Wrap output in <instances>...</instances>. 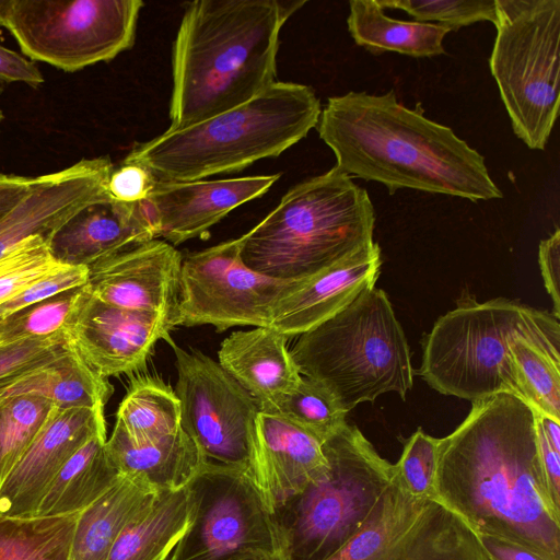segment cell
<instances>
[{
	"label": "cell",
	"mask_w": 560,
	"mask_h": 560,
	"mask_svg": "<svg viewBox=\"0 0 560 560\" xmlns=\"http://www.w3.org/2000/svg\"><path fill=\"white\" fill-rule=\"evenodd\" d=\"M434 493L477 536L560 560V504L541 465L536 411L522 398L501 393L471 402L439 439Z\"/></svg>",
	"instance_id": "6da1fadb"
},
{
	"label": "cell",
	"mask_w": 560,
	"mask_h": 560,
	"mask_svg": "<svg viewBox=\"0 0 560 560\" xmlns=\"http://www.w3.org/2000/svg\"><path fill=\"white\" fill-rule=\"evenodd\" d=\"M397 101L394 90L329 97L317 130L348 176L401 188L469 199L502 198L485 158L447 126Z\"/></svg>",
	"instance_id": "7a4b0ae2"
},
{
	"label": "cell",
	"mask_w": 560,
	"mask_h": 560,
	"mask_svg": "<svg viewBox=\"0 0 560 560\" xmlns=\"http://www.w3.org/2000/svg\"><path fill=\"white\" fill-rule=\"evenodd\" d=\"M305 1L187 3L172 50L171 125L177 130L237 107L276 82L281 27Z\"/></svg>",
	"instance_id": "3957f363"
},
{
	"label": "cell",
	"mask_w": 560,
	"mask_h": 560,
	"mask_svg": "<svg viewBox=\"0 0 560 560\" xmlns=\"http://www.w3.org/2000/svg\"><path fill=\"white\" fill-rule=\"evenodd\" d=\"M320 113L311 86L276 81L237 107L137 144L124 163L141 165L161 182L238 172L305 138Z\"/></svg>",
	"instance_id": "277c9868"
},
{
	"label": "cell",
	"mask_w": 560,
	"mask_h": 560,
	"mask_svg": "<svg viewBox=\"0 0 560 560\" xmlns=\"http://www.w3.org/2000/svg\"><path fill=\"white\" fill-rule=\"evenodd\" d=\"M368 191L336 165L281 198L241 236V258L252 270L281 280L310 278L374 243Z\"/></svg>",
	"instance_id": "5b68a950"
},
{
	"label": "cell",
	"mask_w": 560,
	"mask_h": 560,
	"mask_svg": "<svg viewBox=\"0 0 560 560\" xmlns=\"http://www.w3.org/2000/svg\"><path fill=\"white\" fill-rule=\"evenodd\" d=\"M517 339L560 358L552 313L506 298L478 302L462 294L424 335L418 373L436 392L471 402L501 393L522 398L510 352Z\"/></svg>",
	"instance_id": "8992f818"
},
{
	"label": "cell",
	"mask_w": 560,
	"mask_h": 560,
	"mask_svg": "<svg viewBox=\"0 0 560 560\" xmlns=\"http://www.w3.org/2000/svg\"><path fill=\"white\" fill-rule=\"evenodd\" d=\"M290 352L301 374L325 385L348 412L389 392L405 399L413 386L406 335L376 287L301 334Z\"/></svg>",
	"instance_id": "52a82bcc"
},
{
	"label": "cell",
	"mask_w": 560,
	"mask_h": 560,
	"mask_svg": "<svg viewBox=\"0 0 560 560\" xmlns=\"http://www.w3.org/2000/svg\"><path fill=\"white\" fill-rule=\"evenodd\" d=\"M328 466L290 498L275 517L285 560H326L381 510L396 480L383 458L353 424L323 443Z\"/></svg>",
	"instance_id": "ba28073f"
},
{
	"label": "cell",
	"mask_w": 560,
	"mask_h": 560,
	"mask_svg": "<svg viewBox=\"0 0 560 560\" xmlns=\"http://www.w3.org/2000/svg\"><path fill=\"white\" fill-rule=\"evenodd\" d=\"M489 66L514 133L544 150L559 114L560 0H495Z\"/></svg>",
	"instance_id": "9c48e42d"
},
{
	"label": "cell",
	"mask_w": 560,
	"mask_h": 560,
	"mask_svg": "<svg viewBox=\"0 0 560 560\" xmlns=\"http://www.w3.org/2000/svg\"><path fill=\"white\" fill-rule=\"evenodd\" d=\"M142 7L141 0H0V27L31 60L74 72L129 49Z\"/></svg>",
	"instance_id": "30bf717a"
},
{
	"label": "cell",
	"mask_w": 560,
	"mask_h": 560,
	"mask_svg": "<svg viewBox=\"0 0 560 560\" xmlns=\"http://www.w3.org/2000/svg\"><path fill=\"white\" fill-rule=\"evenodd\" d=\"M191 524L172 552L174 560H234L283 553L275 514L250 471L207 460L190 481Z\"/></svg>",
	"instance_id": "8fae6325"
},
{
	"label": "cell",
	"mask_w": 560,
	"mask_h": 560,
	"mask_svg": "<svg viewBox=\"0 0 560 560\" xmlns=\"http://www.w3.org/2000/svg\"><path fill=\"white\" fill-rule=\"evenodd\" d=\"M295 282L248 268L241 258V237L190 253L182 261L172 326L212 325L218 331L270 327L275 303Z\"/></svg>",
	"instance_id": "7c38bea8"
},
{
	"label": "cell",
	"mask_w": 560,
	"mask_h": 560,
	"mask_svg": "<svg viewBox=\"0 0 560 560\" xmlns=\"http://www.w3.org/2000/svg\"><path fill=\"white\" fill-rule=\"evenodd\" d=\"M171 345L182 429L208 460L250 471L258 402L210 357Z\"/></svg>",
	"instance_id": "4fadbf2b"
},
{
	"label": "cell",
	"mask_w": 560,
	"mask_h": 560,
	"mask_svg": "<svg viewBox=\"0 0 560 560\" xmlns=\"http://www.w3.org/2000/svg\"><path fill=\"white\" fill-rule=\"evenodd\" d=\"M171 329L158 315L103 303L88 289L67 341L94 372L108 380L143 370L160 339L173 342Z\"/></svg>",
	"instance_id": "5bb4252c"
},
{
	"label": "cell",
	"mask_w": 560,
	"mask_h": 560,
	"mask_svg": "<svg viewBox=\"0 0 560 560\" xmlns=\"http://www.w3.org/2000/svg\"><path fill=\"white\" fill-rule=\"evenodd\" d=\"M182 261L173 245L154 238L90 266L86 287L103 303L158 315L173 328Z\"/></svg>",
	"instance_id": "9a60e30c"
},
{
	"label": "cell",
	"mask_w": 560,
	"mask_h": 560,
	"mask_svg": "<svg viewBox=\"0 0 560 560\" xmlns=\"http://www.w3.org/2000/svg\"><path fill=\"white\" fill-rule=\"evenodd\" d=\"M113 170L110 159L100 156L35 176L26 195L0 217V258L31 235L49 241L84 207L108 199L106 184Z\"/></svg>",
	"instance_id": "2e32d148"
},
{
	"label": "cell",
	"mask_w": 560,
	"mask_h": 560,
	"mask_svg": "<svg viewBox=\"0 0 560 560\" xmlns=\"http://www.w3.org/2000/svg\"><path fill=\"white\" fill-rule=\"evenodd\" d=\"M105 407L51 410L31 446L0 487V515L34 516L49 485L72 455L106 429Z\"/></svg>",
	"instance_id": "e0dca14e"
},
{
	"label": "cell",
	"mask_w": 560,
	"mask_h": 560,
	"mask_svg": "<svg viewBox=\"0 0 560 560\" xmlns=\"http://www.w3.org/2000/svg\"><path fill=\"white\" fill-rule=\"evenodd\" d=\"M280 174L228 179L161 182L143 200L156 237L177 245L199 237L238 206L262 196Z\"/></svg>",
	"instance_id": "ac0fdd59"
},
{
	"label": "cell",
	"mask_w": 560,
	"mask_h": 560,
	"mask_svg": "<svg viewBox=\"0 0 560 560\" xmlns=\"http://www.w3.org/2000/svg\"><path fill=\"white\" fill-rule=\"evenodd\" d=\"M327 466L323 442L315 435L278 413L258 412L250 472L273 514Z\"/></svg>",
	"instance_id": "d6986e66"
},
{
	"label": "cell",
	"mask_w": 560,
	"mask_h": 560,
	"mask_svg": "<svg viewBox=\"0 0 560 560\" xmlns=\"http://www.w3.org/2000/svg\"><path fill=\"white\" fill-rule=\"evenodd\" d=\"M381 248L373 243L282 293L272 308L270 328L288 339L327 320L375 287Z\"/></svg>",
	"instance_id": "ffe728a7"
},
{
	"label": "cell",
	"mask_w": 560,
	"mask_h": 560,
	"mask_svg": "<svg viewBox=\"0 0 560 560\" xmlns=\"http://www.w3.org/2000/svg\"><path fill=\"white\" fill-rule=\"evenodd\" d=\"M156 238L143 201L105 199L69 219L48 241L54 258L63 265L90 267L135 245Z\"/></svg>",
	"instance_id": "44dd1931"
},
{
	"label": "cell",
	"mask_w": 560,
	"mask_h": 560,
	"mask_svg": "<svg viewBox=\"0 0 560 560\" xmlns=\"http://www.w3.org/2000/svg\"><path fill=\"white\" fill-rule=\"evenodd\" d=\"M287 340L270 327H255L236 330L221 342L218 363L256 399L260 411L271 412L302 378Z\"/></svg>",
	"instance_id": "7402d4cb"
},
{
	"label": "cell",
	"mask_w": 560,
	"mask_h": 560,
	"mask_svg": "<svg viewBox=\"0 0 560 560\" xmlns=\"http://www.w3.org/2000/svg\"><path fill=\"white\" fill-rule=\"evenodd\" d=\"M105 448L120 475L139 478L158 491L187 487L208 460L183 429L135 444L115 425Z\"/></svg>",
	"instance_id": "603a6c76"
},
{
	"label": "cell",
	"mask_w": 560,
	"mask_h": 560,
	"mask_svg": "<svg viewBox=\"0 0 560 560\" xmlns=\"http://www.w3.org/2000/svg\"><path fill=\"white\" fill-rule=\"evenodd\" d=\"M373 560H490L456 514L428 500L415 521Z\"/></svg>",
	"instance_id": "cb8c5ba5"
},
{
	"label": "cell",
	"mask_w": 560,
	"mask_h": 560,
	"mask_svg": "<svg viewBox=\"0 0 560 560\" xmlns=\"http://www.w3.org/2000/svg\"><path fill=\"white\" fill-rule=\"evenodd\" d=\"M192 512L189 485L160 491L125 526L106 560H167L188 530Z\"/></svg>",
	"instance_id": "d4e9b609"
},
{
	"label": "cell",
	"mask_w": 560,
	"mask_h": 560,
	"mask_svg": "<svg viewBox=\"0 0 560 560\" xmlns=\"http://www.w3.org/2000/svg\"><path fill=\"white\" fill-rule=\"evenodd\" d=\"M159 492L139 478L121 475L109 490L79 513L69 560H106L125 526Z\"/></svg>",
	"instance_id": "484cf974"
},
{
	"label": "cell",
	"mask_w": 560,
	"mask_h": 560,
	"mask_svg": "<svg viewBox=\"0 0 560 560\" xmlns=\"http://www.w3.org/2000/svg\"><path fill=\"white\" fill-rule=\"evenodd\" d=\"M106 441L104 429L72 455L49 485L34 516L78 514L119 480L121 475L106 453Z\"/></svg>",
	"instance_id": "4316f807"
},
{
	"label": "cell",
	"mask_w": 560,
	"mask_h": 560,
	"mask_svg": "<svg viewBox=\"0 0 560 560\" xmlns=\"http://www.w3.org/2000/svg\"><path fill=\"white\" fill-rule=\"evenodd\" d=\"M113 392L108 380L94 372L68 346L56 359L2 389L0 399L32 394L50 400L59 408H97L105 407Z\"/></svg>",
	"instance_id": "83f0119b"
},
{
	"label": "cell",
	"mask_w": 560,
	"mask_h": 560,
	"mask_svg": "<svg viewBox=\"0 0 560 560\" xmlns=\"http://www.w3.org/2000/svg\"><path fill=\"white\" fill-rule=\"evenodd\" d=\"M348 31L355 44L378 55L394 51L415 58L445 54L443 24L399 21L387 16L378 0H351Z\"/></svg>",
	"instance_id": "f1b7e54d"
},
{
	"label": "cell",
	"mask_w": 560,
	"mask_h": 560,
	"mask_svg": "<svg viewBox=\"0 0 560 560\" xmlns=\"http://www.w3.org/2000/svg\"><path fill=\"white\" fill-rule=\"evenodd\" d=\"M115 425L135 444L174 434L182 429L179 399L161 378L136 376L119 404Z\"/></svg>",
	"instance_id": "f546056e"
},
{
	"label": "cell",
	"mask_w": 560,
	"mask_h": 560,
	"mask_svg": "<svg viewBox=\"0 0 560 560\" xmlns=\"http://www.w3.org/2000/svg\"><path fill=\"white\" fill-rule=\"evenodd\" d=\"M78 515H0V560H69Z\"/></svg>",
	"instance_id": "4dcf8cb0"
},
{
	"label": "cell",
	"mask_w": 560,
	"mask_h": 560,
	"mask_svg": "<svg viewBox=\"0 0 560 560\" xmlns=\"http://www.w3.org/2000/svg\"><path fill=\"white\" fill-rule=\"evenodd\" d=\"M427 501L411 495L396 474L378 513L326 560H373L415 521Z\"/></svg>",
	"instance_id": "1f68e13d"
},
{
	"label": "cell",
	"mask_w": 560,
	"mask_h": 560,
	"mask_svg": "<svg viewBox=\"0 0 560 560\" xmlns=\"http://www.w3.org/2000/svg\"><path fill=\"white\" fill-rule=\"evenodd\" d=\"M86 284L30 305L0 319V347L27 339L63 336L72 324Z\"/></svg>",
	"instance_id": "d6a6232c"
},
{
	"label": "cell",
	"mask_w": 560,
	"mask_h": 560,
	"mask_svg": "<svg viewBox=\"0 0 560 560\" xmlns=\"http://www.w3.org/2000/svg\"><path fill=\"white\" fill-rule=\"evenodd\" d=\"M522 398L540 415L560 422V358L525 339L510 346Z\"/></svg>",
	"instance_id": "836d02e7"
},
{
	"label": "cell",
	"mask_w": 560,
	"mask_h": 560,
	"mask_svg": "<svg viewBox=\"0 0 560 560\" xmlns=\"http://www.w3.org/2000/svg\"><path fill=\"white\" fill-rule=\"evenodd\" d=\"M54 407L50 400L32 394L0 399V483L31 446Z\"/></svg>",
	"instance_id": "e575fe53"
},
{
	"label": "cell",
	"mask_w": 560,
	"mask_h": 560,
	"mask_svg": "<svg viewBox=\"0 0 560 560\" xmlns=\"http://www.w3.org/2000/svg\"><path fill=\"white\" fill-rule=\"evenodd\" d=\"M270 413L291 420L324 443L347 424L348 411L325 385L302 375L296 388L281 398Z\"/></svg>",
	"instance_id": "d590c367"
},
{
	"label": "cell",
	"mask_w": 560,
	"mask_h": 560,
	"mask_svg": "<svg viewBox=\"0 0 560 560\" xmlns=\"http://www.w3.org/2000/svg\"><path fill=\"white\" fill-rule=\"evenodd\" d=\"M58 262L42 235L22 240L0 258V305L55 270Z\"/></svg>",
	"instance_id": "8d00e7d4"
},
{
	"label": "cell",
	"mask_w": 560,
	"mask_h": 560,
	"mask_svg": "<svg viewBox=\"0 0 560 560\" xmlns=\"http://www.w3.org/2000/svg\"><path fill=\"white\" fill-rule=\"evenodd\" d=\"M383 9H399L417 22L436 21L451 31L480 21L495 22V0H378Z\"/></svg>",
	"instance_id": "74e56055"
},
{
	"label": "cell",
	"mask_w": 560,
	"mask_h": 560,
	"mask_svg": "<svg viewBox=\"0 0 560 560\" xmlns=\"http://www.w3.org/2000/svg\"><path fill=\"white\" fill-rule=\"evenodd\" d=\"M438 444L439 439L419 428L404 442L401 455L394 464L400 483L418 499L435 500Z\"/></svg>",
	"instance_id": "f35d334b"
},
{
	"label": "cell",
	"mask_w": 560,
	"mask_h": 560,
	"mask_svg": "<svg viewBox=\"0 0 560 560\" xmlns=\"http://www.w3.org/2000/svg\"><path fill=\"white\" fill-rule=\"evenodd\" d=\"M68 348L63 336L27 339L0 347V392L26 373L56 359Z\"/></svg>",
	"instance_id": "ab89813d"
},
{
	"label": "cell",
	"mask_w": 560,
	"mask_h": 560,
	"mask_svg": "<svg viewBox=\"0 0 560 560\" xmlns=\"http://www.w3.org/2000/svg\"><path fill=\"white\" fill-rule=\"evenodd\" d=\"M88 281L89 267L60 264L55 270L0 305V319L62 292L83 287Z\"/></svg>",
	"instance_id": "60d3db41"
},
{
	"label": "cell",
	"mask_w": 560,
	"mask_h": 560,
	"mask_svg": "<svg viewBox=\"0 0 560 560\" xmlns=\"http://www.w3.org/2000/svg\"><path fill=\"white\" fill-rule=\"evenodd\" d=\"M156 178L145 167L124 163L112 171L107 184L106 194L108 199L137 203L145 200L154 187Z\"/></svg>",
	"instance_id": "b9f144b4"
},
{
	"label": "cell",
	"mask_w": 560,
	"mask_h": 560,
	"mask_svg": "<svg viewBox=\"0 0 560 560\" xmlns=\"http://www.w3.org/2000/svg\"><path fill=\"white\" fill-rule=\"evenodd\" d=\"M538 264L545 288L552 301V315L560 318V230L542 240L538 247Z\"/></svg>",
	"instance_id": "7bdbcfd3"
},
{
	"label": "cell",
	"mask_w": 560,
	"mask_h": 560,
	"mask_svg": "<svg viewBox=\"0 0 560 560\" xmlns=\"http://www.w3.org/2000/svg\"><path fill=\"white\" fill-rule=\"evenodd\" d=\"M0 82L37 86L44 82V77L34 62L0 45Z\"/></svg>",
	"instance_id": "ee69618b"
},
{
	"label": "cell",
	"mask_w": 560,
	"mask_h": 560,
	"mask_svg": "<svg viewBox=\"0 0 560 560\" xmlns=\"http://www.w3.org/2000/svg\"><path fill=\"white\" fill-rule=\"evenodd\" d=\"M536 433L541 465L553 500L560 504V453L547 440L536 415Z\"/></svg>",
	"instance_id": "f6af8a7d"
},
{
	"label": "cell",
	"mask_w": 560,
	"mask_h": 560,
	"mask_svg": "<svg viewBox=\"0 0 560 560\" xmlns=\"http://www.w3.org/2000/svg\"><path fill=\"white\" fill-rule=\"evenodd\" d=\"M478 539L490 560H546L523 546L494 536L480 535Z\"/></svg>",
	"instance_id": "bcb514c9"
},
{
	"label": "cell",
	"mask_w": 560,
	"mask_h": 560,
	"mask_svg": "<svg viewBox=\"0 0 560 560\" xmlns=\"http://www.w3.org/2000/svg\"><path fill=\"white\" fill-rule=\"evenodd\" d=\"M35 177L0 173V217L26 195Z\"/></svg>",
	"instance_id": "7dc6e473"
},
{
	"label": "cell",
	"mask_w": 560,
	"mask_h": 560,
	"mask_svg": "<svg viewBox=\"0 0 560 560\" xmlns=\"http://www.w3.org/2000/svg\"><path fill=\"white\" fill-rule=\"evenodd\" d=\"M537 420L551 446L560 453V422L536 411Z\"/></svg>",
	"instance_id": "c3c4849f"
},
{
	"label": "cell",
	"mask_w": 560,
	"mask_h": 560,
	"mask_svg": "<svg viewBox=\"0 0 560 560\" xmlns=\"http://www.w3.org/2000/svg\"><path fill=\"white\" fill-rule=\"evenodd\" d=\"M234 560H285L283 553L269 555V553H253L240 557Z\"/></svg>",
	"instance_id": "681fc988"
},
{
	"label": "cell",
	"mask_w": 560,
	"mask_h": 560,
	"mask_svg": "<svg viewBox=\"0 0 560 560\" xmlns=\"http://www.w3.org/2000/svg\"><path fill=\"white\" fill-rule=\"evenodd\" d=\"M167 560H174L173 555H171V556L167 558Z\"/></svg>",
	"instance_id": "f907efd6"
},
{
	"label": "cell",
	"mask_w": 560,
	"mask_h": 560,
	"mask_svg": "<svg viewBox=\"0 0 560 560\" xmlns=\"http://www.w3.org/2000/svg\"><path fill=\"white\" fill-rule=\"evenodd\" d=\"M0 487H1V483H0Z\"/></svg>",
	"instance_id": "816d5d0a"
}]
</instances>
